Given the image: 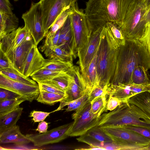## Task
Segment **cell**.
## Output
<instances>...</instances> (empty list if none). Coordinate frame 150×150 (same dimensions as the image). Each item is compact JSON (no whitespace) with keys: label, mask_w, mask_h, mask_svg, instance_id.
Segmentation results:
<instances>
[{"label":"cell","mask_w":150,"mask_h":150,"mask_svg":"<svg viewBox=\"0 0 150 150\" xmlns=\"http://www.w3.org/2000/svg\"><path fill=\"white\" fill-rule=\"evenodd\" d=\"M141 0H88L85 13L92 31L108 22L120 28Z\"/></svg>","instance_id":"1"},{"label":"cell","mask_w":150,"mask_h":150,"mask_svg":"<svg viewBox=\"0 0 150 150\" xmlns=\"http://www.w3.org/2000/svg\"><path fill=\"white\" fill-rule=\"evenodd\" d=\"M150 69V53L147 45L135 39H126L125 45L120 47L114 75L109 84L132 83L133 71L137 66Z\"/></svg>","instance_id":"2"},{"label":"cell","mask_w":150,"mask_h":150,"mask_svg":"<svg viewBox=\"0 0 150 150\" xmlns=\"http://www.w3.org/2000/svg\"><path fill=\"white\" fill-rule=\"evenodd\" d=\"M120 47L106 24L96 57L97 86L105 87L113 76Z\"/></svg>","instance_id":"3"},{"label":"cell","mask_w":150,"mask_h":150,"mask_svg":"<svg viewBox=\"0 0 150 150\" xmlns=\"http://www.w3.org/2000/svg\"><path fill=\"white\" fill-rule=\"evenodd\" d=\"M122 125H131L150 129V120L138 107L127 101H123L113 110L102 114L97 126Z\"/></svg>","instance_id":"4"},{"label":"cell","mask_w":150,"mask_h":150,"mask_svg":"<svg viewBox=\"0 0 150 150\" xmlns=\"http://www.w3.org/2000/svg\"><path fill=\"white\" fill-rule=\"evenodd\" d=\"M70 14L72 33V50L74 58L78 57L88 43L92 30L83 10L79 8L76 2L71 7Z\"/></svg>","instance_id":"5"},{"label":"cell","mask_w":150,"mask_h":150,"mask_svg":"<svg viewBox=\"0 0 150 150\" xmlns=\"http://www.w3.org/2000/svg\"><path fill=\"white\" fill-rule=\"evenodd\" d=\"M100 127L122 150H146L150 145V139L121 125Z\"/></svg>","instance_id":"6"},{"label":"cell","mask_w":150,"mask_h":150,"mask_svg":"<svg viewBox=\"0 0 150 150\" xmlns=\"http://www.w3.org/2000/svg\"><path fill=\"white\" fill-rule=\"evenodd\" d=\"M146 10L141 0L120 27L126 39L138 40L147 45L150 29L145 18Z\"/></svg>","instance_id":"7"},{"label":"cell","mask_w":150,"mask_h":150,"mask_svg":"<svg viewBox=\"0 0 150 150\" xmlns=\"http://www.w3.org/2000/svg\"><path fill=\"white\" fill-rule=\"evenodd\" d=\"M100 117L98 114L92 112L91 103L88 102L72 114V118L74 121L69 136H80L85 134L91 129L97 126Z\"/></svg>","instance_id":"8"},{"label":"cell","mask_w":150,"mask_h":150,"mask_svg":"<svg viewBox=\"0 0 150 150\" xmlns=\"http://www.w3.org/2000/svg\"><path fill=\"white\" fill-rule=\"evenodd\" d=\"M77 0H40L45 37L56 19L64 11L73 6Z\"/></svg>","instance_id":"9"},{"label":"cell","mask_w":150,"mask_h":150,"mask_svg":"<svg viewBox=\"0 0 150 150\" xmlns=\"http://www.w3.org/2000/svg\"><path fill=\"white\" fill-rule=\"evenodd\" d=\"M22 18L24 22V26L31 35L35 44L37 45L45 37L40 1L32 2L30 8L23 14Z\"/></svg>","instance_id":"10"},{"label":"cell","mask_w":150,"mask_h":150,"mask_svg":"<svg viewBox=\"0 0 150 150\" xmlns=\"http://www.w3.org/2000/svg\"><path fill=\"white\" fill-rule=\"evenodd\" d=\"M74 121L38 134H27L26 135L34 145L41 147L59 142L69 136Z\"/></svg>","instance_id":"11"},{"label":"cell","mask_w":150,"mask_h":150,"mask_svg":"<svg viewBox=\"0 0 150 150\" xmlns=\"http://www.w3.org/2000/svg\"><path fill=\"white\" fill-rule=\"evenodd\" d=\"M0 88L14 92L30 102L36 100L40 92L38 84H27L12 80L0 74Z\"/></svg>","instance_id":"12"},{"label":"cell","mask_w":150,"mask_h":150,"mask_svg":"<svg viewBox=\"0 0 150 150\" xmlns=\"http://www.w3.org/2000/svg\"><path fill=\"white\" fill-rule=\"evenodd\" d=\"M150 88V83H119L116 85L109 84L106 90L107 95L116 98L123 102L140 93L148 91Z\"/></svg>","instance_id":"13"},{"label":"cell","mask_w":150,"mask_h":150,"mask_svg":"<svg viewBox=\"0 0 150 150\" xmlns=\"http://www.w3.org/2000/svg\"><path fill=\"white\" fill-rule=\"evenodd\" d=\"M105 25L100 27L92 31L88 43L78 54L79 59L78 63L81 71L88 66L97 52Z\"/></svg>","instance_id":"14"},{"label":"cell","mask_w":150,"mask_h":150,"mask_svg":"<svg viewBox=\"0 0 150 150\" xmlns=\"http://www.w3.org/2000/svg\"><path fill=\"white\" fill-rule=\"evenodd\" d=\"M34 44L33 38L29 32L19 46L5 55L12 67L21 76H22V71L24 63Z\"/></svg>","instance_id":"15"},{"label":"cell","mask_w":150,"mask_h":150,"mask_svg":"<svg viewBox=\"0 0 150 150\" xmlns=\"http://www.w3.org/2000/svg\"><path fill=\"white\" fill-rule=\"evenodd\" d=\"M37 45L32 46L24 63L22 75L27 78L41 69L45 62V59L39 52Z\"/></svg>","instance_id":"16"},{"label":"cell","mask_w":150,"mask_h":150,"mask_svg":"<svg viewBox=\"0 0 150 150\" xmlns=\"http://www.w3.org/2000/svg\"><path fill=\"white\" fill-rule=\"evenodd\" d=\"M29 33L24 26L7 34L0 40V50L6 55L19 46Z\"/></svg>","instance_id":"17"},{"label":"cell","mask_w":150,"mask_h":150,"mask_svg":"<svg viewBox=\"0 0 150 150\" xmlns=\"http://www.w3.org/2000/svg\"><path fill=\"white\" fill-rule=\"evenodd\" d=\"M97 54L88 66L81 71L84 83L85 92L88 95L97 86Z\"/></svg>","instance_id":"18"},{"label":"cell","mask_w":150,"mask_h":150,"mask_svg":"<svg viewBox=\"0 0 150 150\" xmlns=\"http://www.w3.org/2000/svg\"><path fill=\"white\" fill-rule=\"evenodd\" d=\"M31 142L26 135L21 132L19 127L16 125L0 133V144L13 143L19 145L26 144Z\"/></svg>","instance_id":"19"},{"label":"cell","mask_w":150,"mask_h":150,"mask_svg":"<svg viewBox=\"0 0 150 150\" xmlns=\"http://www.w3.org/2000/svg\"><path fill=\"white\" fill-rule=\"evenodd\" d=\"M0 40L5 35L16 30L19 19L16 15L0 12Z\"/></svg>","instance_id":"20"},{"label":"cell","mask_w":150,"mask_h":150,"mask_svg":"<svg viewBox=\"0 0 150 150\" xmlns=\"http://www.w3.org/2000/svg\"><path fill=\"white\" fill-rule=\"evenodd\" d=\"M76 139L79 142L87 144L92 142H113L110 138L101 128L97 126L91 129L85 134L80 136Z\"/></svg>","instance_id":"21"},{"label":"cell","mask_w":150,"mask_h":150,"mask_svg":"<svg viewBox=\"0 0 150 150\" xmlns=\"http://www.w3.org/2000/svg\"><path fill=\"white\" fill-rule=\"evenodd\" d=\"M23 108L19 106L0 116V133L16 125L21 116Z\"/></svg>","instance_id":"22"},{"label":"cell","mask_w":150,"mask_h":150,"mask_svg":"<svg viewBox=\"0 0 150 150\" xmlns=\"http://www.w3.org/2000/svg\"><path fill=\"white\" fill-rule=\"evenodd\" d=\"M85 93L84 91L70 77L69 84L67 90L65 91V94L67 95V97L60 102L59 106L54 111L62 110L63 108L67 105L68 103L78 99Z\"/></svg>","instance_id":"23"},{"label":"cell","mask_w":150,"mask_h":150,"mask_svg":"<svg viewBox=\"0 0 150 150\" xmlns=\"http://www.w3.org/2000/svg\"><path fill=\"white\" fill-rule=\"evenodd\" d=\"M139 108L150 120V93L148 91L138 94L126 101Z\"/></svg>","instance_id":"24"},{"label":"cell","mask_w":150,"mask_h":150,"mask_svg":"<svg viewBox=\"0 0 150 150\" xmlns=\"http://www.w3.org/2000/svg\"><path fill=\"white\" fill-rule=\"evenodd\" d=\"M48 59H57L67 62H72L73 56L58 46L53 49L39 47Z\"/></svg>","instance_id":"25"},{"label":"cell","mask_w":150,"mask_h":150,"mask_svg":"<svg viewBox=\"0 0 150 150\" xmlns=\"http://www.w3.org/2000/svg\"><path fill=\"white\" fill-rule=\"evenodd\" d=\"M72 62H67L57 59H45L43 67L59 72H67L73 66Z\"/></svg>","instance_id":"26"},{"label":"cell","mask_w":150,"mask_h":150,"mask_svg":"<svg viewBox=\"0 0 150 150\" xmlns=\"http://www.w3.org/2000/svg\"><path fill=\"white\" fill-rule=\"evenodd\" d=\"M67 72H59L46 69H41L30 77L38 83H42L50 80L57 76L66 74Z\"/></svg>","instance_id":"27"},{"label":"cell","mask_w":150,"mask_h":150,"mask_svg":"<svg viewBox=\"0 0 150 150\" xmlns=\"http://www.w3.org/2000/svg\"><path fill=\"white\" fill-rule=\"evenodd\" d=\"M67 97L66 94L52 93L40 91L36 99L38 102L50 105L60 102Z\"/></svg>","instance_id":"28"},{"label":"cell","mask_w":150,"mask_h":150,"mask_svg":"<svg viewBox=\"0 0 150 150\" xmlns=\"http://www.w3.org/2000/svg\"><path fill=\"white\" fill-rule=\"evenodd\" d=\"M148 71L142 66L137 67L132 72V83L139 84L150 83Z\"/></svg>","instance_id":"29"},{"label":"cell","mask_w":150,"mask_h":150,"mask_svg":"<svg viewBox=\"0 0 150 150\" xmlns=\"http://www.w3.org/2000/svg\"><path fill=\"white\" fill-rule=\"evenodd\" d=\"M25 100L21 96L17 98L0 101V116L19 106Z\"/></svg>","instance_id":"30"},{"label":"cell","mask_w":150,"mask_h":150,"mask_svg":"<svg viewBox=\"0 0 150 150\" xmlns=\"http://www.w3.org/2000/svg\"><path fill=\"white\" fill-rule=\"evenodd\" d=\"M70 77L67 73L66 74L59 76L49 81L42 82L54 86L65 92L67 90L69 83Z\"/></svg>","instance_id":"31"},{"label":"cell","mask_w":150,"mask_h":150,"mask_svg":"<svg viewBox=\"0 0 150 150\" xmlns=\"http://www.w3.org/2000/svg\"><path fill=\"white\" fill-rule=\"evenodd\" d=\"M71 13V7L67 10L64 11L58 17L50 27L46 35H53L59 29L61 28L68 16Z\"/></svg>","instance_id":"32"},{"label":"cell","mask_w":150,"mask_h":150,"mask_svg":"<svg viewBox=\"0 0 150 150\" xmlns=\"http://www.w3.org/2000/svg\"><path fill=\"white\" fill-rule=\"evenodd\" d=\"M91 103L92 112L94 114H98L99 116L107 110L106 96L96 97Z\"/></svg>","instance_id":"33"},{"label":"cell","mask_w":150,"mask_h":150,"mask_svg":"<svg viewBox=\"0 0 150 150\" xmlns=\"http://www.w3.org/2000/svg\"><path fill=\"white\" fill-rule=\"evenodd\" d=\"M0 74L12 80L27 84L35 85L37 84L36 81L29 77L25 78L15 73L3 70H0Z\"/></svg>","instance_id":"34"},{"label":"cell","mask_w":150,"mask_h":150,"mask_svg":"<svg viewBox=\"0 0 150 150\" xmlns=\"http://www.w3.org/2000/svg\"><path fill=\"white\" fill-rule=\"evenodd\" d=\"M106 25L108 27L116 42L120 47L124 45L126 38L120 28L115 24L108 22Z\"/></svg>","instance_id":"35"},{"label":"cell","mask_w":150,"mask_h":150,"mask_svg":"<svg viewBox=\"0 0 150 150\" xmlns=\"http://www.w3.org/2000/svg\"><path fill=\"white\" fill-rule=\"evenodd\" d=\"M60 30V28L53 35H46L44 44L39 47L53 49L56 47L58 41Z\"/></svg>","instance_id":"36"},{"label":"cell","mask_w":150,"mask_h":150,"mask_svg":"<svg viewBox=\"0 0 150 150\" xmlns=\"http://www.w3.org/2000/svg\"><path fill=\"white\" fill-rule=\"evenodd\" d=\"M107 87L98 85L94 87L88 95L89 102H91L96 97L107 95Z\"/></svg>","instance_id":"37"},{"label":"cell","mask_w":150,"mask_h":150,"mask_svg":"<svg viewBox=\"0 0 150 150\" xmlns=\"http://www.w3.org/2000/svg\"><path fill=\"white\" fill-rule=\"evenodd\" d=\"M125 129L135 132L150 139V129L142 127L131 125H122Z\"/></svg>","instance_id":"38"},{"label":"cell","mask_w":150,"mask_h":150,"mask_svg":"<svg viewBox=\"0 0 150 150\" xmlns=\"http://www.w3.org/2000/svg\"><path fill=\"white\" fill-rule=\"evenodd\" d=\"M40 91L58 94H66L64 91L52 85L42 83H38Z\"/></svg>","instance_id":"39"},{"label":"cell","mask_w":150,"mask_h":150,"mask_svg":"<svg viewBox=\"0 0 150 150\" xmlns=\"http://www.w3.org/2000/svg\"><path fill=\"white\" fill-rule=\"evenodd\" d=\"M53 111L50 112H44L41 111L33 110L30 114V116L32 117V120L35 122L42 121L49 115Z\"/></svg>","instance_id":"40"},{"label":"cell","mask_w":150,"mask_h":150,"mask_svg":"<svg viewBox=\"0 0 150 150\" xmlns=\"http://www.w3.org/2000/svg\"><path fill=\"white\" fill-rule=\"evenodd\" d=\"M0 70H3L5 71L13 70L17 71L12 67L6 57L0 50Z\"/></svg>","instance_id":"41"},{"label":"cell","mask_w":150,"mask_h":150,"mask_svg":"<svg viewBox=\"0 0 150 150\" xmlns=\"http://www.w3.org/2000/svg\"><path fill=\"white\" fill-rule=\"evenodd\" d=\"M0 88V101L6 100L13 99L20 96L10 91Z\"/></svg>","instance_id":"42"},{"label":"cell","mask_w":150,"mask_h":150,"mask_svg":"<svg viewBox=\"0 0 150 150\" xmlns=\"http://www.w3.org/2000/svg\"><path fill=\"white\" fill-rule=\"evenodd\" d=\"M13 8L9 0H0V12L12 15Z\"/></svg>","instance_id":"43"},{"label":"cell","mask_w":150,"mask_h":150,"mask_svg":"<svg viewBox=\"0 0 150 150\" xmlns=\"http://www.w3.org/2000/svg\"><path fill=\"white\" fill-rule=\"evenodd\" d=\"M88 102V94L85 93L78 99L75 105L72 108L71 111H77Z\"/></svg>","instance_id":"44"},{"label":"cell","mask_w":150,"mask_h":150,"mask_svg":"<svg viewBox=\"0 0 150 150\" xmlns=\"http://www.w3.org/2000/svg\"><path fill=\"white\" fill-rule=\"evenodd\" d=\"M122 101L117 98L111 96H109L107 101V109L111 111L115 108L120 105Z\"/></svg>","instance_id":"45"},{"label":"cell","mask_w":150,"mask_h":150,"mask_svg":"<svg viewBox=\"0 0 150 150\" xmlns=\"http://www.w3.org/2000/svg\"><path fill=\"white\" fill-rule=\"evenodd\" d=\"M48 123L43 121L39 122L36 130L38 131L40 133H44L47 132Z\"/></svg>","instance_id":"46"},{"label":"cell","mask_w":150,"mask_h":150,"mask_svg":"<svg viewBox=\"0 0 150 150\" xmlns=\"http://www.w3.org/2000/svg\"><path fill=\"white\" fill-rule=\"evenodd\" d=\"M145 18L146 21L147 27L150 29V7L146 9L145 13Z\"/></svg>","instance_id":"47"},{"label":"cell","mask_w":150,"mask_h":150,"mask_svg":"<svg viewBox=\"0 0 150 150\" xmlns=\"http://www.w3.org/2000/svg\"><path fill=\"white\" fill-rule=\"evenodd\" d=\"M142 1L146 9L150 7V0H142Z\"/></svg>","instance_id":"48"},{"label":"cell","mask_w":150,"mask_h":150,"mask_svg":"<svg viewBox=\"0 0 150 150\" xmlns=\"http://www.w3.org/2000/svg\"><path fill=\"white\" fill-rule=\"evenodd\" d=\"M147 41L148 48L150 53V31L147 37Z\"/></svg>","instance_id":"49"},{"label":"cell","mask_w":150,"mask_h":150,"mask_svg":"<svg viewBox=\"0 0 150 150\" xmlns=\"http://www.w3.org/2000/svg\"><path fill=\"white\" fill-rule=\"evenodd\" d=\"M146 150H150V145L148 146L146 149Z\"/></svg>","instance_id":"50"},{"label":"cell","mask_w":150,"mask_h":150,"mask_svg":"<svg viewBox=\"0 0 150 150\" xmlns=\"http://www.w3.org/2000/svg\"><path fill=\"white\" fill-rule=\"evenodd\" d=\"M14 1H18V0H14Z\"/></svg>","instance_id":"51"}]
</instances>
